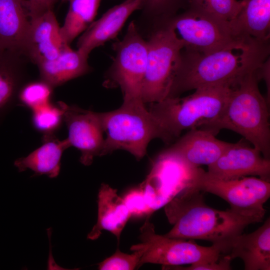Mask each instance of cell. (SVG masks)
<instances>
[{
	"mask_svg": "<svg viewBox=\"0 0 270 270\" xmlns=\"http://www.w3.org/2000/svg\"><path fill=\"white\" fill-rule=\"evenodd\" d=\"M269 40L242 36L226 46L203 53L183 48L167 98L203 87L232 85L268 59Z\"/></svg>",
	"mask_w": 270,
	"mask_h": 270,
	"instance_id": "cell-1",
	"label": "cell"
},
{
	"mask_svg": "<svg viewBox=\"0 0 270 270\" xmlns=\"http://www.w3.org/2000/svg\"><path fill=\"white\" fill-rule=\"evenodd\" d=\"M201 192L188 187L164 206L168 221L173 225L164 236L218 244L241 234L248 225L263 220L231 208L220 210L211 208L204 202Z\"/></svg>",
	"mask_w": 270,
	"mask_h": 270,
	"instance_id": "cell-2",
	"label": "cell"
},
{
	"mask_svg": "<svg viewBox=\"0 0 270 270\" xmlns=\"http://www.w3.org/2000/svg\"><path fill=\"white\" fill-rule=\"evenodd\" d=\"M260 67L246 73L234 82L222 114L203 129L215 135L222 129L237 132L270 159L269 104L258 86Z\"/></svg>",
	"mask_w": 270,
	"mask_h": 270,
	"instance_id": "cell-3",
	"label": "cell"
},
{
	"mask_svg": "<svg viewBox=\"0 0 270 270\" xmlns=\"http://www.w3.org/2000/svg\"><path fill=\"white\" fill-rule=\"evenodd\" d=\"M98 114L106 134L101 156L123 150L140 160L146 155L152 140L172 142L142 98H124L118 109Z\"/></svg>",
	"mask_w": 270,
	"mask_h": 270,
	"instance_id": "cell-4",
	"label": "cell"
},
{
	"mask_svg": "<svg viewBox=\"0 0 270 270\" xmlns=\"http://www.w3.org/2000/svg\"><path fill=\"white\" fill-rule=\"evenodd\" d=\"M232 85L200 88L186 97L150 104L149 111L172 140L185 130L206 128L222 114Z\"/></svg>",
	"mask_w": 270,
	"mask_h": 270,
	"instance_id": "cell-5",
	"label": "cell"
},
{
	"mask_svg": "<svg viewBox=\"0 0 270 270\" xmlns=\"http://www.w3.org/2000/svg\"><path fill=\"white\" fill-rule=\"evenodd\" d=\"M146 42V64L141 97L144 104H151L167 98L184 45L164 21L156 23Z\"/></svg>",
	"mask_w": 270,
	"mask_h": 270,
	"instance_id": "cell-6",
	"label": "cell"
},
{
	"mask_svg": "<svg viewBox=\"0 0 270 270\" xmlns=\"http://www.w3.org/2000/svg\"><path fill=\"white\" fill-rule=\"evenodd\" d=\"M146 218L140 228V242L131 246L138 249L142 256L138 268L146 264H159L162 267L192 264L199 262H212L222 256L219 246H201L193 241L172 238L156 234L154 225Z\"/></svg>",
	"mask_w": 270,
	"mask_h": 270,
	"instance_id": "cell-7",
	"label": "cell"
},
{
	"mask_svg": "<svg viewBox=\"0 0 270 270\" xmlns=\"http://www.w3.org/2000/svg\"><path fill=\"white\" fill-rule=\"evenodd\" d=\"M162 21L174 30L184 48L200 52H211L246 36L238 34L231 22L188 4L184 12Z\"/></svg>",
	"mask_w": 270,
	"mask_h": 270,
	"instance_id": "cell-8",
	"label": "cell"
},
{
	"mask_svg": "<svg viewBox=\"0 0 270 270\" xmlns=\"http://www.w3.org/2000/svg\"><path fill=\"white\" fill-rule=\"evenodd\" d=\"M190 187L220 197L236 212L262 218L264 204L270 196V182L254 176L224 180L198 168Z\"/></svg>",
	"mask_w": 270,
	"mask_h": 270,
	"instance_id": "cell-9",
	"label": "cell"
},
{
	"mask_svg": "<svg viewBox=\"0 0 270 270\" xmlns=\"http://www.w3.org/2000/svg\"><path fill=\"white\" fill-rule=\"evenodd\" d=\"M112 46L116 55L108 72L109 80L120 88L124 98H142L147 42L134 22L128 24L123 38Z\"/></svg>",
	"mask_w": 270,
	"mask_h": 270,
	"instance_id": "cell-10",
	"label": "cell"
},
{
	"mask_svg": "<svg viewBox=\"0 0 270 270\" xmlns=\"http://www.w3.org/2000/svg\"><path fill=\"white\" fill-rule=\"evenodd\" d=\"M56 104L62 112L71 146L80 152V161L82 164L90 165L95 156H101L104 140L98 112L69 106L62 101Z\"/></svg>",
	"mask_w": 270,
	"mask_h": 270,
	"instance_id": "cell-11",
	"label": "cell"
},
{
	"mask_svg": "<svg viewBox=\"0 0 270 270\" xmlns=\"http://www.w3.org/2000/svg\"><path fill=\"white\" fill-rule=\"evenodd\" d=\"M207 173L224 180L258 176L270 182V160L265 158L254 147L240 142L234 143L216 162L208 166Z\"/></svg>",
	"mask_w": 270,
	"mask_h": 270,
	"instance_id": "cell-12",
	"label": "cell"
},
{
	"mask_svg": "<svg viewBox=\"0 0 270 270\" xmlns=\"http://www.w3.org/2000/svg\"><path fill=\"white\" fill-rule=\"evenodd\" d=\"M220 254L231 260L240 258L245 270H270V219L248 234H240L216 244Z\"/></svg>",
	"mask_w": 270,
	"mask_h": 270,
	"instance_id": "cell-13",
	"label": "cell"
},
{
	"mask_svg": "<svg viewBox=\"0 0 270 270\" xmlns=\"http://www.w3.org/2000/svg\"><path fill=\"white\" fill-rule=\"evenodd\" d=\"M53 10L30 19L22 54L36 65L54 59L66 46Z\"/></svg>",
	"mask_w": 270,
	"mask_h": 270,
	"instance_id": "cell-14",
	"label": "cell"
},
{
	"mask_svg": "<svg viewBox=\"0 0 270 270\" xmlns=\"http://www.w3.org/2000/svg\"><path fill=\"white\" fill-rule=\"evenodd\" d=\"M215 136L206 129L192 128L168 150L190 166H208L234 144L219 140Z\"/></svg>",
	"mask_w": 270,
	"mask_h": 270,
	"instance_id": "cell-15",
	"label": "cell"
},
{
	"mask_svg": "<svg viewBox=\"0 0 270 270\" xmlns=\"http://www.w3.org/2000/svg\"><path fill=\"white\" fill-rule=\"evenodd\" d=\"M146 0H126L104 13L92 22L78 38V49L89 55L94 48L114 38L128 17L142 10Z\"/></svg>",
	"mask_w": 270,
	"mask_h": 270,
	"instance_id": "cell-16",
	"label": "cell"
},
{
	"mask_svg": "<svg viewBox=\"0 0 270 270\" xmlns=\"http://www.w3.org/2000/svg\"><path fill=\"white\" fill-rule=\"evenodd\" d=\"M117 190L102 184L98 196V219L87 238L96 240L102 230H108L120 240L121 234L132 214Z\"/></svg>",
	"mask_w": 270,
	"mask_h": 270,
	"instance_id": "cell-17",
	"label": "cell"
},
{
	"mask_svg": "<svg viewBox=\"0 0 270 270\" xmlns=\"http://www.w3.org/2000/svg\"><path fill=\"white\" fill-rule=\"evenodd\" d=\"M24 2L0 0V49L22 54L30 25Z\"/></svg>",
	"mask_w": 270,
	"mask_h": 270,
	"instance_id": "cell-18",
	"label": "cell"
},
{
	"mask_svg": "<svg viewBox=\"0 0 270 270\" xmlns=\"http://www.w3.org/2000/svg\"><path fill=\"white\" fill-rule=\"evenodd\" d=\"M88 55L66 45L57 57L37 64L40 80L53 88L88 72Z\"/></svg>",
	"mask_w": 270,
	"mask_h": 270,
	"instance_id": "cell-19",
	"label": "cell"
},
{
	"mask_svg": "<svg viewBox=\"0 0 270 270\" xmlns=\"http://www.w3.org/2000/svg\"><path fill=\"white\" fill-rule=\"evenodd\" d=\"M42 144L28 155L16 160L14 166L19 172L30 169L34 175H46L50 178L58 176L64 152L71 145L68 138L60 140L54 134L44 135Z\"/></svg>",
	"mask_w": 270,
	"mask_h": 270,
	"instance_id": "cell-20",
	"label": "cell"
},
{
	"mask_svg": "<svg viewBox=\"0 0 270 270\" xmlns=\"http://www.w3.org/2000/svg\"><path fill=\"white\" fill-rule=\"evenodd\" d=\"M22 54L0 49V116L14 105L24 85Z\"/></svg>",
	"mask_w": 270,
	"mask_h": 270,
	"instance_id": "cell-21",
	"label": "cell"
},
{
	"mask_svg": "<svg viewBox=\"0 0 270 270\" xmlns=\"http://www.w3.org/2000/svg\"><path fill=\"white\" fill-rule=\"evenodd\" d=\"M236 18L231 21L241 35L263 41L269 40L270 0H244Z\"/></svg>",
	"mask_w": 270,
	"mask_h": 270,
	"instance_id": "cell-22",
	"label": "cell"
},
{
	"mask_svg": "<svg viewBox=\"0 0 270 270\" xmlns=\"http://www.w3.org/2000/svg\"><path fill=\"white\" fill-rule=\"evenodd\" d=\"M101 0H70L64 23L60 26L62 38L68 45L93 22Z\"/></svg>",
	"mask_w": 270,
	"mask_h": 270,
	"instance_id": "cell-23",
	"label": "cell"
},
{
	"mask_svg": "<svg viewBox=\"0 0 270 270\" xmlns=\"http://www.w3.org/2000/svg\"><path fill=\"white\" fill-rule=\"evenodd\" d=\"M63 122V113L57 104L50 102L32 110V124L43 136L54 134Z\"/></svg>",
	"mask_w": 270,
	"mask_h": 270,
	"instance_id": "cell-24",
	"label": "cell"
},
{
	"mask_svg": "<svg viewBox=\"0 0 270 270\" xmlns=\"http://www.w3.org/2000/svg\"><path fill=\"white\" fill-rule=\"evenodd\" d=\"M53 88L40 80L24 84L17 96L20 103L32 110L51 102Z\"/></svg>",
	"mask_w": 270,
	"mask_h": 270,
	"instance_id": "cell-25",
	"label": "cell"
},
{
	"mask_svg": "<svg viewBox=\"0 0 270 270\" xmlns=\"http://www.w3.org/2000/svg\"><path fill=\"white\" fill-rule=\"evenodd\" d=\"M244 2V0H187L188 4L228 22L236 18Z\"/></svg>",
	"mask_w": 270,
	"mask_h": 270,
	"instance_id": "cell-26",
	"label": "cell"
},
{
	"mask_svg": "<svg viewBox=\"0 0 270 270\" xmlns=\"http://www.w3.org/2000/svg\"><path fill=\"white\" fill-rule=\"evenodd\" d=\"M186 4L184 0H146L142 9L145 14L160 22L176 14Z\"/></svg>",
	"mask_w": 270,
	"mask_h": 270,
	"instance_id": "cell-27",
	"label": "cell"
},
{
	"mask_svg": "<svg viewBox=\"0 0 270 270\" xmlns=\"http://www.w3.org/2000/svg\"><path fill=\"white\" fill-rule=\"evenodd\" d=\"M132 251L131 254H126L117 249L115 252L98 264L100 270H132L138 268L142 256L138 249Z\"/></svg>",
	"mask_w": 270,
	"mask_h": 270,
	"instance_id": "cell-28",
	"label": "cell"
},
{
	"mask_svg": "<svg viewBox=\"0 0 270 270\" xmlns=\"http://www.w3.org/2000/svg\"><path fill=\"white\" fill-rule=\"evenodd\" d=\"M122 198L132 216H150L153 212L140 186L130 190Z\"/></svg>",
	"mask_w": 270,
	"mask_h": 270,
	"instance_id": "cell-29",
	"label": "cell"
},
{
	"mask_svg": "<svg viewBox=\"0 0 270 270\" xmlns=\"http://www.w3.org/2000/svg\"><path fill=\"white\" fill-rule=\"evenodd\" d=\"M231 260L224 256L212 262H199L190 264L188 267L179 266L162 267V269L178 270H228L232 268L230 266Z\"/></svg>",
	"mask_w": 270,
	"mask_h": 270,
	"instance_id": "cell-30",
	"label": "cell"
},
{
	"mask_svg": "<svg viewBox=\"0 0 270 270\" xmlns=\"http://www.w3.org/2000/svg\"><path fill=\"white\" fill-rule=\"evenodd\" d=\"M56 0H24V4L30 19L52 10Z\"/></svg>",
	"mask_w": 270,
	"mask_h": 270,
	"instance_id": "cell-31",
	"label": "cell"
},
{
	"mask_svg": "<svg viewBox=\"0 0 270 270\" xmlns=\"http://www.w3.org/2000/svg\"><path fill=\"white\" fill-rule=\"evenodd\" d=\"M62 0L63 2H64V1H68V2L70 0Z\"/></svg>",
	"mask_w": 270,
	"mask_h": 270,
	"instance_id": "cell-32",
	"label": "cell"
}]
</instances>
